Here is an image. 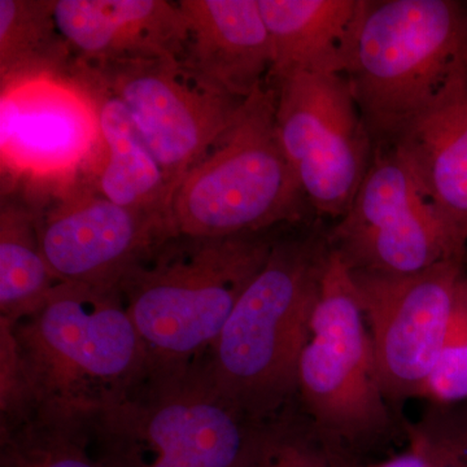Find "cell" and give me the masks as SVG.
I'll use <instances>...</instances> for the list:
<instances>
[{
    "instance_id": "cell-1",
    "label": "cell",
    "mask_w": 467,
    "mask_h": 467,
    "mask_svg": "<svg viewBox=\"0 0 467 467\" xmlns=\"http://www.w3.org/2000/svg\"><path fill=\"white\" fill-rule=\"evenodd\" d=\"M0 325L16 350L27 420L75 422L121 399L150 371L119 287L58 282L30 315Z\"/></svg>"
},
{
    "instance_id": "cell-2",
    "label": "cell",
    "mask_w": 467,
    "mask_h": 467,
    "mask_svg": "<svg viewBox=\"0 0 467 467\" xmlns=\"http://www.w3.org/2000/svg\"><path fill=\"white\" fill-rule=\"evenodd\" d=\"M330 245L327 235L276 239L204 362L227 398L259 422L287 410Z\"/></svg>"
},
{
    "instance_id": "cell-3",
    "label": "cell",
    "mask_w": 467,
    "mask_h": 467,
    "mask_svg": "<svg viewBox=\"0 0 467 467\" xmlns=\"http://www.w3.org/2000/svg\"><path fill=\"white\" fill-rule=\"evenodd\" d=\"M275 241L270 232L226 238L174 234L130 267L117 287L149 352L150 371L201 361Z\"/></svg>"
},
{
    "instance_id": "cell-4",
    "label": "cell",
    "mask_w": 467,
    "mask_h": 467,
    "mask_svg": "<svg viewBox=\"0 0 467 467\" xmlns=\"http://www.w3.org/2000/svg\"><path fill=\"white\" fill-rule=\"evenodd\" d=\"M263 423L198 361L150 371L119 400L67 425L106 467H247Z\"/></svg>"
},
{
    "instance_id": "cell-5",
    "label": "cell",
    "mask_w": 467,
    "mask_h": 467,
    "mask_svg": "<svg viewBox=\"0 0 467 467\" xmlns=\"http://www.w3.org/2000/svg\"><path fill=\"white\" fill-rule=\"evenodd\" d=\"M348 78L374 147L467 77V14L451 0L368 2Z\"/></svg>"
},
{
    "instance_id": "cell-6",
    "label": "cell",
    "mask_w": 467,
    "mask_h": 467,
    "mask_svg": "<svg viewBox=\"0 0 467 467\" xmlns=\"http://www.w3.org/2000/svg\"><path fill=\"white\" fill-rule=\"evenodd\" d=\"M275 103V86L264 82L184 175L169 209L174 234L226 238L300 220L308 201L279 142Z\"/></svg>"
},
{
    "instance_id": "cell-7",
    "label": "cell",
    "mask_w": 467,
    "mask_h": 467,
    "mask_svg": "<svg viewBox=\"0 0 467 467\" xmlns=\"http://www.w3.org/2000/svg\"><path fill=\"white\" fill-rule=\"evenodd\" d=\"M297 395L319 435L353 462L356 451L391 435V409L352 270L333 248L300 356Z\"/></svg>"
},
{
    "instance_id": "cell-8",
    "label": "cell",
    "mask_w": 467,
    "mask_h": 467,
    "mask_svg": "<svg viewBox=\"0 0 467 467\" xmlns=\"http://www.w3.org/2000/svg\"><path fill=\"white\" fill-rule=\"evenodd\" d=\"M327 242L352 270L414 275L444 261L463 260L467 227L427 198L391 144H380Z\"/></svg>"
},
{
    "instance_id": "cell-9",
    "label": "cell",
    "mask_w": 467,
    "mask_h": 467,
    "mask_svg": "<svg viewBox=\"0 0 467 467\" xmlns=\"http://www.w3.org/2000/svg\"><path fill=\"white\" fill-rule=\"evenodd\" d=\"M275 84L276 133L306 201L342 218L374 153L348 78L295 73Z\"/></svg>"
},
{
    "instance_id": "cell-10",
    "label": "cell",
    "mask_w": 467,
    "mask_h": 467,
    "mask_svg": "<svg viewBox=\"0 0 467 467\" xmlns=\"http://www.w3.org/2000/svg\"><path fill=\"white\" fill-rule=\"evenodd\" d=\"M75 61L122 101L161 165L173 195L184 175L232 126L245 100L202 84L177 58Z\"/></svg>"
},
{
    "instance_id": "cell-11",
    "label": "cell",
    "mask_w": 467,
    "mask_h": 467,
    "mask_svg": "<svg viewBox=\"0 0 467 467\" xmlns=\"http://www.w3.org/2000/svg\"><path fill=\"white\" fill-rule=\"evenodd\" d=\"M463 260L414 273L352 270L389 404L420 398L441 356Z\"/></svg>"
},
{
    "instance_id": "cell-12",
    "label": "cell",
    "mask_w": 467,
    "mask_h": 467,
    "mask_svg": "<svg viewBox=\"0 0 467 467\" xmlns=\"http://www.w3.org/2000/svg\"><path fill=\"white\" fill-rule=\"evenodd\" d=\"M171 235L168 216L121 207L91 186L61 196L41 218L43 254L57 281L91 287H117Z\"/></svg>"
},
{
    "instance_id": "cell-13",
    "label": "cell",
    "mask_w": 467,
    "mask_h": 467,
    "mask_svg": "<svg viewBox=\"0 0 467 467\" xmlns=\"http://www.w3.org/2000/svg\"><path fill=\"white\" fill-rule=\"evenodd\" d=\"M187 36L180 64L218 92L244 100L269 77L273 48L259 0H180Z\"/></svg>"
},
{
    "instance_id": "cell-14",
    "label": "cell",
    "mask_w": 467,
    "mask_h": 467,
    "mask_svg": "<svg viewBox=\"0 0 467 467\" xmlns=\"http://www.w3.org/2000/svg\"><path fill=\"white\" fill-rule=\"evenodd\" d=\"M55 20L85 64L180 60L187 36L180 3L167 0H57Z\"/></svg>"
},
{
    "instance_id": "cell-15",
    "label": "cell",
    "mask_w": 467,
    "mask_h": 467,
    "mask_svg": "<svg viewBox=\"0 0 467 467\" xmlns=\"http://www.w3.org/2000/svg\"><path fill=\"white\" fill-rule=\"evenodd\" d=\"M273 67L267 78L348 72L367 0H259Z\"/></svg>"
},
{
    "instance_id": "cell-16",
    "label": "cell",
    "mask_w": 467,
    "mask_h": 467,
    "mask_svg": "<svg viewBox=\"0 0 467 467\" xmlns=\"http://www.w3.org/2000/svg\"><path fill=\"white\" fill-rule=\"evenodd\" d=\"M445 216L467 227V77L401 126L389 143Z\"/></svg>"
},
{
    "instance_id": "cell-17",
    "label": "cell",
    "mask_w": 467,
    "mask_h": 467,
    "mask_svg": "<svg viewBox=\"0 0 467 467\" xmlns=\"http://www.w3.org/2000/svg\"><path fill=\"white\" fill-rule=\"evenodd\" d=\"M72 72L90 95L97 113L100 155L90 180L92 189L121 207L169 217L173 192L133 117L76 61Z\"/></svg>"
},
{
    "instance_id": "cell-18",
    "label": "cell",
    "mask_w": 467,
    "mask_h": 467,
    "mask_svg": "<svg viewBox=\"0 0 467 467\" xmlns=\"http://www.w3.org/2000/svg\"><path fill=\"white\" fill-rule=\"evenodd\" d=\"M42 212L3 201L0 211V319L16 322L34 312L58 284L41 243Z\"/></svg>"
},
{
    "instance_id": "cell-19",
    "label": "cell",
    "mask_w": 467,
    "mask_h": 467,
    "mask_svg": "<svg viewBox=\"0 0 467 467\" xmlns=\"http://www.w3.org/2000/svg\"><path fill=\"white\" fill-rule=\"evenodd\" d=\"M57 0H0L2 86L69 72L75 54L55 20Z\"/></svg>"
},
{
    "instance_id": "cell-20",
    "label": "cell",
    "mask_w": 467,
    "mask_h": 467,
    "mask_svg": "<svg viewBox=\"0 0 467 467\" xmlns=\"http://www.w3.org/2000/svg\"><path fill=\"white\" fill-rule=\"evenodd\" d=\"M0 467H106L73 425L26 420L0 427Z\"/></svg>"
},
{
    "instance_id": "cell-21",
    "label": "cell",
    "mask_w": 467,
    "mask_h": 467,
    "mask_svg": "<svg viewBox=\"0 0 467 467\" xmlns=\"http://www.w3.org/2000/svg\"><path fill=\"white\" fill-rule=\"evenodd\" d=\"M285 411L261 425L247 467H349L352 461L326 441L309 420Z\"/></svg>"
},
{
    "instance_id": "cell-22",
    "label": "cell",
    "mask_w": 467,
    "mask_h": 467,
    "mask_svg": "<svg viewBox=\"0 0 467 467\" xmlns=\"http://www.w3.org/2000/svg\"><path fill=\"white\" fill-rule=\"evenodd\" d=\"M420 398L432 404L467 400V275L457 284L450 325L441 356Z\"/></svg>"
},
{
    "instance_id": "cell-23",
    "label": "cell",
    "mask_w": 467,
    "mask_h": 467,
    "mask_svg": "<svg viewBox=\"0 0 467 467\" xmlns=\"http://www.w3.org/2000/svg\"><path fill=\"white\" fill-rule=\"evenodd\" d=\"M422 442L429 467H467V425L431 414L408 426Z\"/></svg>"
},
{
    "instance_id": "cell-24",
    "label": "cell",
    "mask_w": 467,
    "mask_h": 467,
    "mask_svg": "<svg viewBox=\"0 0 467 467\" xmlns=\"http://www.w3.org/2000/svg\"><path fill=\"white\" fill-rule=\"evenodd\" d=\"M409 445L400 453L389 457L378 462L359 463L352 462L349 467H429L425 448L418 436L407 427Z\"/></svg>"
},
{
    "instance_id": "cell-25",
    "label": "cell",
    "mask_w": 467,
    "mask_h": 467,
    "mask_svg": "<svg viewBox=\"0 0 467 467\" xmlns=\"http://www.w3.org/2000/svg\"><path fill=\"white\" fill-rule=\"evenodd\" d=\"M463 420H465V422H466V425H467V414H466V417L463 418Z\"/></svg>"
}]
</instances>
